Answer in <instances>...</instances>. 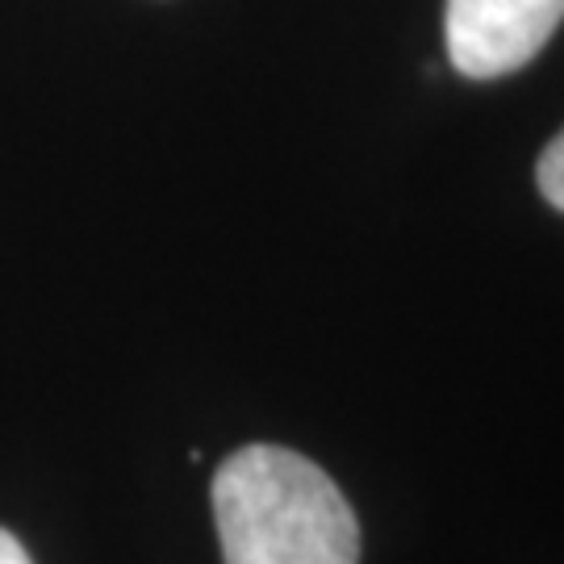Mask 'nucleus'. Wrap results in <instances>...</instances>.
Instances as JSON below:
<instances>
[{"label":"nucleus","mask_w":564,"mask_h":564,"mask_svg":"<svg viewBox=\"0 0 564 564\" xmlns=\"http://www.w3.org/2000/svg\"><path fill=\"white\" fill-rule=\"evenodd\" d=\"M226 564H360V523L314 460L251 444L214 473Z\"/></svg>","instance_id":"1"},{"label":"nucleus","mask_w":564,"mask_h":564,"mask_svg":"<svg viewBox=\"0 0 564 564\" xmlns=\"http://www.w3.org/2000/svg\"><path fill=\"white\" fill-rule=\"evenodd\" d=\"M561 21L564 0H447V59L468 80H498L535 59Z\"/></svg>","instance_id":"2"},{"label":"nucleus","mask_w":564,"mask_h":564,"mask_svg":"<svg viewBox=\"0 0 564 564\" xmlns=\"http://www.w3.org/2000/svg\"><path fill=\"white\" fill-rule=\"evenodd\" d=\"M535 181H540L547 205H556L564 214V130L544 147V155L535 163Z\"/></svg>","instance_id":"3"},{"label":"nucleus","mask_w":564,"mask_h":564,"mask_svg":"<svg viewBox=\"0 0 564 564\" xmlns=\"http://www.w3.org/2000/svg\"><path fill=\"white\" fill-rule=\"evenodd\" d=\"M0 564H34V561H30V552L13 540L4 527H0Z\"/></svg>","instance_id":"4"}]
</instances>
